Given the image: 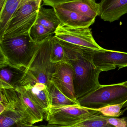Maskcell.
Listing matches in <instances>:
<instances>
[{
    "mask_svg": "<svg viewBox=\"0 0 127 127\" xmlns=\"http://www.w3.org/2000/svg\"><path fill=\"white\" fill-rule=\"evenodd\" d=\"M41 43L34 42L29 33L0 40V52L3 54L9 64L27 69Z\"/></svg>",
    "mask_w": 127,
    "mask_h": 127,
    "instance_id": "7a4b0ae2",
    "label": "cell"
},
{
    "mask_svg": "<svg viewBox=\"0 0 127 127\" xmlns=\"http://www.w3.org/2000/svg\"><path fill=\"white\" fill-rule=\"evenodd\" d=\"M79 105L96 109L127 101V81L102 85L96 90L78 99Z\"/></svg>",
    "mask_w": 127,
    "mask_h": 127,
    "instance_id": "277c9868",
    "label": "cell"
},
{
    "mask_svg": "<svg viewBox=\"0 0 127 127\" xmlns=\"http://www.w3.org/2000/svg\"><path fill=\"white\" fill-rule=\"evenodd\" d=\"M35 23L40 24L55 33L61 23L53 8H46L41 5L38 12Z\"/></svg>",
    "mask_w": 127,
    "mask_h": 127,
    "instance_id": "2e32d148",
    "label": "cell"
},
{
    "mask_svg": "<svg viewBox=\"0 0 127 127\" xmlns=\"http://www.w3.org/2000/svg\"><path fill=\"white\" fill-rule=\"evenodd\" d=\"M0 102L6 106V110L12 111L20 116L26 124L36 123L14 88L0 89Z\"/></svg>",
    "mask_w": 127,
    "mask_h": 127,
    "instance_id": "30bf717a",
    "label": "cell"
},
{
    "mask_svg": "<svg viewBox=\"0 0 127 127\" xmlns=\"http://www.w3.org/2000/svg\"><path fill=\"white\" fill-rule=\"evenodd\" d=\"M50 81L66 96L79 104L74 90L73 69L69 62L56 64Z\"/></svg>",
    "mask_w": 127,
    "mask_h": 127,
    "instance_id": "52a82bcc",
    "label": "cell"
},
{
    "mask_svg": "<svg viewBox=\"0 0 127 127\" xmlns=\"http://www.w3.org/2000/svg\"><path fill=\"white\" fill-rule=\"evenodd\" d=\"M99 112L79 105L50 106L45 113L50 125L71 127Z\"/></svg>",
    "mask_w": 127,
    "mask_h": 127,
    "instance_id": "5b68a950",
    "label": "cell"
},
{
    "mask_svg": "<svg viewBox=\"0 0 127 127\" xmlns=\"http://www.w3.org/2000/svg\"><path fill=\"white\" fill-rule=\"evenodd\" d=\"M38 12L11 29L4 32L2 35L0 36V40L6 38L19 37L29 34L31 28L36 22Z\"/></svg>",
    "mask_w": 127,
    "mask_h": 127,
    "instance_id": "ac0fdd59",
    "label": "cell"
},
{
    "mask_svg": "<svg viewBox=\"0 0 127 127\" xmlns=\"http://www.w3.org/2000/svg\"><path fill=\"white\" fill-rule=\"evenodd\" d=\"M42 3L52 8L60 6L91 18L95 19L99 15V4L95 0H44Z\"/></svg>",
    "mask_w": 127,
    "mask_h": 127,
    "instance_id": "9c48e42d",
    "label": "cell"
},
{
    "mask_svg": "<svg viewBox=\"0 0 127 127\" xmlns=\"http://www.w3.org/2000/svg\"><path fill=\"white\" fill-rule=\"evenodd\" d=\"M55 127H66V126H61L56 125L55 126Z\"/></svg>",
    "mask_w": 127,
    "mask_h": 127,
    "instance_id": "f1b7e54d",
    "label": "cell"
},
{
    "mask_svg": "<svg viewBox=\"0 0 127 127\" xmlns=\"http://www.w3.org/2000/svg\"><path fill=\"white\" fill-rule=\"evenodd\" d=\"M75 58L69 61L73 70V84L77 99L91 93L100 85L99 77L101 71L93 62L94 50L76 46Z\"/></svg>",
    "mask_w": 127,
    "mask_h": 127,
    "instance_id": "6da1fadb",
    "label": "cell"
},
{
    "mask_svg": "<svg viewBox=\"0 0 127 127\" xmlns=\"http://www.w3.org/2000/svg\"><path fill=\"white\" fill-rule=\"evenodd\" d=\"M0 115V127H10L19 123H26L22 117L12 111L5 110Z\"/></svg>",
    "mask_w": 127,
    "mask_h": 127,
    "instance_id": "cb8c5ba5",
    "label": "cell"
},
{
    "mask_svg": "<svg viewBox=\"0 0 127 127\" xmlns=\"http://www.w3.org/2000/svg\"><path fill=\"white\" fill-rule=\"evenodd\" d=\"M16 125L18 127H55L56 125H49L47 126H33L24 123H19Z\"/></svg>",
    "mask_w": 127,
    "mask_h": 127,
    "instance_id": "4316f807",
    "label": "cell"
},
{
    "mask_svg": "<svg viewBox=\"0 0 127 127\" xmlns=\"http://www.w3.org/2000/svg\"><path fill=\"white\" fill-rule=\"evenodd\" d=\"M108 122L114 127H127V117H107Z\"/></svg>",
    "mask_w": 127,
    "mask_h": 127,
    "instance_id": "484cf974",
    "label": "cell"
},
{
    "mask_svg": "<svg viewBox=\"0 0 127 127\" xmlns=\"http://www.w3.org/2000/svg\"><path fill=\"white\" fill-rule=\"evenodd\" d=\"M49 36L41 42L35 55L18 86L42 83L47 85L54 72L56 64L50 60L51 39Z\"/></svg>",
    "mask_w": 127,
    "mask_h": 127,
    "instance_id": "3957f363",
    "label": "cell"
},
{
    "mask_svg": "<svg viewBox=\"0 0 127 127\" xmlns=\"http://www.w3.org/2000/svg\"><path fill=\"white\" fill-rule=\"evenodd\" d=\"M22 0H6L5 3L0 10V36L5 32L10 20L17 11Z\"/></svg>",
    "mask_w": 127,
    "mask_h": 127,
    "instance_id": "d6986e66",
    "label": "cell"
},
{
    "mask_svg": "<svg viewBox=\"0 0 127 127\" xmlns=\"http://www.w3.org/2000/svg\"><path fill=\"white\" fill-rule=\"evenodd\" d=\"M50 60L55 64L69 61L65 48L55 36H52L51 39Z\"/></svg>",
    "mask_w": 127,
    "mask_h": 127,
    "instance_id": "44dd1931",
    "label": "cell"
},
{
    "mask_svg": "<svg viewBox=\"0 0 127 127\" xmlns=\"http://www.w3.org/2000/svg\"><path fill=\"white\" fill-rule=\"evenodd\" d=\"M19 96L23 102L27 110L36 122H42L44 114L33 102L23 86H17L14 88Z\"/></svg>",
    "mask_w": 127,
    "mask_h": 127,
    "instance_id": "ffe728a7",
    "label": "cell"
},
{
    "mask_svg": "<svg viewBox=\"0 0 127 127\" xmlns=\"http://www.w3.org/2000/svg\"><path fill=\"white\" fill-rule=\"evenodd\" d=\"M0 89H12L18 86L26 69L9 64L0 66Z\"/></svg>",
    "mask_w": 127,
    "mask_h": 127,
    "instance_id": "5bb4252c",
    "label": "cell"
},
{
    "mask_svg": "<svg viewBox=\"0 0 127 127\" xmlns=\"http://www.w3.org/2000/svg\"><path fill=\"white\" fill-rule=\"evenodd\" d=\"M53 34L54 32L36 23L32 26L29 32V35L32 40L37 43L43 42Z\"/></svg>",
    "mask_w": 127,
    "mask_h": 127,
    "instance_id": "7402d4cb",
    "label": "cell"
},
{
    "mask_svg": "<svg viewBox=\"0 0 127 127\" xmlns=\"http://www.w3.org/2000/svg\"><path fill=\"white\" fill-rule=\"evenodd\" d=\"M6 109V106L2 102H0V114L3 113Z\"/></svg>",
    "mask_w": 127,
    "mask_h": 127,
    "instance_id": "83f0119b",
    "label": "cell"
},
{
    "mask_svg": "<svg viewBox=\"0 0 127 127\" xmlns=\"http://www.w3.org/2000/svg\"><path fill=\"white\" fill-rule=\"evenodd\" d=\"M99 16L104 21L112 23L127 14V0H102Z\"/></svg>",
    "mask_w": 127,
    "mask_h": 127,
    "instance_id": "7c38bea8",
    "label": "cell"
},
{
    "mask_svg": "<svg viewBox=\"0 0 127 127\" xmlns=\"http://www.w3.org/2000/svg\"><path fill=\"white\" fill-rule=\"evenodd\" d=\"M107 117L100 113L93 115L76 125L80 127H114L109 124Z\"/></svg>",
    "mask_w": 127,
    "mask_h": 127,
    "instance_id": "603a6c76",
    "label": "cell"
},
{
    "mask_svg": "<svg viewBox=\"0 0 127 127\" xmlns=\"http://www.w3.org/2000/svg\"><path fill=\"white\" fill-rule=\"evenodd\" d=\"M54 8L61 21V25L76 28H89L95 22V18H91L75 12L55 6Z\"/></svg>",
    "mask_w": 127,
    "mask_h": 127,
    "instance_id": "8fae6325",
    "label": "cell"
},
{
    "mask_svg": "<svg viewBox=\"0 0 127 127\" xmlns=\"http://www.w3.org/2000/svg\"><path fill=\"white\" fill-rule=\"evenodd\" d=\"M71 127H79V126H72Z\"/></svg>",
    "mask_w": 127,
    "mask_h": 127,
    "instance_id": "f546056e",
    "label": "cell"
},
{
    "mask_svg": "<svg viewBox=\"0 0 127 127\" xmlns=\"http://www.w3.org/2000/svg\"><path fill=\"white\" fill-rule=\"evenodd\" d=\"M127 106V101L121 104L108 105L96 109L90 108L99 112L102 115L108 117H118L122 114L121 109Z\"/></svg>",
    "mask_w": 127,
    "mask_h": 127,
    "instance_id": "d4e9b609",
    "label": "cell"
},
{
    "mask_svg": "<svg viewBox=\"0 0 127 127\" xmlns=\"http://www.w3.org/2000/svg\"><path fill=\"white\" fill-rule=\"evenodd\" d=\"M42 2L41 0H22L4 32L11 29L37 13Z\"/></svg>",
    "mask_w": 127,
    "mask_h": 127,
    "instance_id": "4fadbf2b",
    "label": "cell"
},
{
    "mask_svg": "<svg viewBox=\"0 0 127 127\" xmlns=\"http://www.w3.org/2000/svg\"><path fill=\"white\" fill-rule=\"evenodd\" d=\"M93 62L101 72L127 67V53L104 49L94 50Z\"/></svg>",
    "mask_w": 127,
    "mask_h": 127,
    "instance_id": "ba28073f",
    "label": "cell"
},
{
    "mask_svg": "<svg viewBox=\"0 0 127 127\" xmlns=\"http://www.w3.org/2000/svg\"><path fill=\"white\" fill-rule=\"evenodd\" d=\"M23 87L33 102L45 114L50 106L47 85L42 83H36Z\"/></svg>",
    "mask_w": 127,
    "mask_h": 127,
    "instance_id": "9a60e30c",
    "label": "cell"
},
{
    "mask_svg": "<svg viewBox=\"0 0 127 127\" xmlns=\"http://www.w3.org/2000/svg\"><path fill=\"white\" fill-rule=\"evenodd\" d=\"M54 36L60 40L83 48L94 50L104 49L95 41L89 28H72L60 24L55 31Z\"/></svg>",
    "mask_w": 127,
    "mask_h": 127,
    "instance_id": "8992f818",
    "label": "cell"
},
{
    "mask_svg": "<svg viewBox=\"0 0 127 127\" xmlns=\"http://www.w3.org/2000/svg\"><path fill=\"white\" fill-rule=\"evenodd\" d=\"M47 88L50 106L59 107L79 105L66 96L51 81L47 85Z\"/></svg>",
    "mask_w": 127,
    "mask_h": 127,
    "instance_id": "e0dca14e",
    "label": "cell"
}]
</instances>
